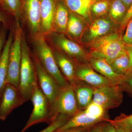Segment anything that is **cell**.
<instances>
[{
	"label": "cell",
	"instance_id": "cell-1",
	"mask_svg": "<svg viewBox=\"0 0 132 132\" xmlns=\"http://www.w3.org/2000/svg\"><path fill=\"white\" fill-rule=\"evenodd\" d=\"M22 60L19 90L25 102L31 99L38 85L35 65L30 54L24 34L21 39Z\"/></svg>",
	"mask_w": 132,
	"mask_h": 132
},
{
	"label": "cell",
	"instance_id": "cell-2",
	"mask_svg": "<svg viewBox=\"0 0 132 132\" xmlns=\"http://www.w3.org/2000/svg\"><path fill=\"white\" fill-rule=\"evenodd\" d=\"M91 50L93 58L103 59L109 64L126 51L122 37L118 33L103 36L94 40Z\"/></svg>",
	"mask_w": 132,
	"mask_h": 132
},
{
	"label": "cell",
	"instance_id": "cell-3",
	"mask_svg": "<svg viewBox=\"0 0 132 132\" xmlns=\"http://www.w3.org/2000/svg\"><path fill=\"white\" fill-rule=\"evenodd\" d=\"M35 56L45 71L56 81L61 87L69 85L57 66L53 50L47 44L44 35L42 34L34 37Z\"/></svg>",
	"mask_w": 132,
	"mask_h": 132
},
{
	"label": "cell",
	"instance_id": "cell-4",
	"mask_svg": "<svg viewBox=\"0 0 132 132\" xmlns=\"http://www.w3.org/2000/svg\"><path fill=\"white\" fill-rule=\"evenodd\" d=\"M19 20H16L14 31V38L10 48L7 75L6 82L19 88L20 72L22 60L21 39L22 30Z\"/></svg>",
	"mask_w": 132,
	"mask_h": 132
},
{
	"label": "cell",
	"instance_id": "cell-5",
	"mask_svg": "<svg viewBox=\"0 0 132 132\" xmlns=\"http://www.w3.org/2000/svg\"><path fill=\"white\" fill-rule=\"evenodd\" d=\"M79 111L72 85L69 84L61 87L59 94L51 105L52 123L59 115L66 116L70 119Z\"/></svg>",
	"mask_w": 132,
	"mask_h": 132
},
{
	"label": "cell",
	"instance_id": "cell-6",
	"mask_svg": "<svg viewBox=\"0 0 132 132\" xmlns=\"http://www.w3.org/2000/svg\"><path fill=\"white\" fill-rule=\"evenodd\" d=\"M30 100L33 105L32 112L25 126L20 132H24L33 125L40 123H52L51 104L38 85L36 87Z\"/></svg>",
	"mask_w": 132,
	"mask_h": 132
},
{
	"label": "cell",
	"instance_id": "cell-7",
	"mask_svg": "<svg viewBox=\"0 0 132 132\" xmlns=\"http://www.w3.org/2000/svg\"><path fill=\"white\" fill-rule=\"evenodd\" d=\"M93 102L105 109L116 108L123 101V92L118 85L105 86L93 87Z\"/></svg>",
	"mask_w": 132,
	"mask_h": 132
},
{
	"label": "cell",
	"instance_id": "cell-8",
	"mask_svg": "<svg viewBox=\"0 0 132 132\" xmlns=\"http://www.w3.org/2000/svg\"><path fill=\"white\" fill-rule=\"evenodd\" d=\"M25 102L19 88L6 83L0 98V120L5 121L12 111Z\"/></svg>",
	"mask_w": 132,
	"mask_h": 132
},
{
	"label": "cell",
	"instance_id": "cell-9",
	"mask_svg": "<svg viewBox=\"0 0 132 132\" xmlns=\"http://www.w3.org/2000/svg\"><path fill=\"white\" fill-rule=\"evenodd\" d=\"M33 59L36 69L38 85L43 93L48 99L51 106L61 87L45 71L35 55Z\"/></svg>",
	"mask_w": 132,
	"mask_h": 132
},
{
	"label": "cell",
	"instance_id": "cell-10",
	"mask_svg": "<svg viewBox=\"0 0 132 132\" xmlns=\"http://www.w3.org/2000/svg\"><path fill=\"white\" fill-rule=\"evenodd\" d=\"M22 16L26 20L33 37L41 34L40 0H20Z\"/></svg>",
	"mask_w": 132,
	"mask_h": 132
},
{
	"label": "cell",
	"instance_id": "cell-11",
	"mask_svg": "<svg viewBox=\"0 0 132 132\" xmlns=\"http://www.w3.org/2000/svg\"><path fill=\"white\" fill-rule=\"evenodd\" d=\"M56 0H40L41 34L47 35L54 31Z\"/></svg>",
	"mask_w": 132,
	"mask_h": 132
},
{
	"label": "cell",
	"instance_id": "cell-12",
	"mask_svg": "<svg viewBox=\"0 0 132 132\" xmlns=\"http://www.w3.org/2000/svg\"><path fill=\"white\" fill-rule=\"evenodd\" d=\"M47 36L55 47L61 50L69 56L76 58L83 56L84 53L80 46L69 39L63 34L54 31Z\"/></svg>",
	"mask_w": 132,
	"mask_h": 132
},
{
	"label": "cell",
	"instance_id": "cell-13",
	"mask_svg": "<svg viewBox=\"0 0 132 132\" xmlns=\"http://www.w3.org/2000/svg\"><path fill=\"white\" fill-rule=\"evenodd\" d=\"M76 77L77 80L85 81L93 87L118 85L108 78L97 73L89 67H81L76 70Z\"/></svg>",
	"mask_w": 132,
	"mask_h": 132
},
{
	"label": "cell",
	"instance_id": "cell-14",
	"mask_svg": "<svg viewBox=\"0 0 132 132\" xmlns=\"http://www.w3.org/2000/svg\"><path fill=\"white\" fill-rule=\"evenodd\" d=\"M102 122L103 121L90 117L84 110H80L54 132L62 131L73 128L91 127Z\"/></svg>",
	"mask_w": 132,
	"mask_h": 132
},
{
	"label": "cell",
	"instance_id": "cell-15",
	"mask_svg": "<svg viewBox=\"0 0 132 132\" xmlns=\"http://www.w3.org/2000/svg\"><path fill=\"white\" fill-rule=\"evenodd\" d=\"M53 54L57 66L62 75L71 85L77 81L76 69L73 63L70 59L57 51H53Z\"/></svg>",
	"mask_w": 132,
	"mask_h": 132
},
{
	"label": "cell",
	"instance_id": "cell-16",
	"mask_svg": "<svg viewBox=\"0 0 132 132\" xmlns=\"http://www.w3.org/2000/svg\"><path fill=\"white\" fill-rule=\"evenodd\" d=\"M92 67L101 75L119 86L124 76L116 73L107 62L103 59L93 58L91 60Z\"/></svg>",
	"mask_w": 132,
	"mask_h": 132
},
{
	"label": "cell",
	"instance_id": "cell-17",
	"mask_svg": "<svg viewBox=\"0 0 132 132\" xmlns=\"http://www.w3.org/2000/svg\"><path fill=\"white\" fill-rule=\"evenodd\" d=\"M14 38V32L12 30L6 40L0 59V98L4 90L7 75L9 55L10 46Z\"/></svg>",
	"mask_w": 132,
	"mask_h": 132
},
{
	"label": "cell",
	"instance_id": "cell-18",
	"mask_svg": "<svg viewBox=\"0 0 132 132\" xmlns=\"http://www.w3.org/2000/svg\"><path fill=\"white\" fill-rule=\"evenodd\" d=\"M78 108L80 111L85 109L93 101V87L82 86L78 80L73 85Z\"/></svg>",
	"mask_w": 132,
	"mask_h": 132
},
{
	"label": "cell",
	"instance_id": "cell-19",
	"mask_svg": "<svg viewBox=\"0 0 132 132\" xmlns=\"http://www.w3.org/2000/svg\"><path fill=\"white\" fill-rule=\"evenodd\" d=\"M69 16V13L65 4L61 1H57L54 20V31L55 29L59 32H65Z\"/></svg>",
	"mask_w": 132,
	"mask_h": 132
},
{
	"label": "cell",
	"instance_id": "cell-20",
	"mask_svg": "<svg viewBox=\"0 0 132 132\" xmlns=\"http://www.w3.org/2000/svg\"><path fill=\"white\" fill-rule=\"evenodd\" d=\"M67 7L72 12L80 15L85 18L88 17L92 0H64Z\"/></svg>",
	"mask_w": 132,
	"mask_h": 132
},
{
	"label": "cell",
	"instance_id": "cell-21",
	"mask_svg": "<svg viewBox=\"0 0 132 132\" xmlns=\"http://www.w3.org/2000/svg\"><path fill=\"white\" fill-rule=\"evenodd\" d=\"M110 22L104 19L97 20L92 24L89 30V38L94 40L103 36L110 30Z\"/></svg>",
	"mask_w": 132,
	"mask_h": 132
},
{
	"label": "cell",
	"instance_id": "cell-22",
	"mask_svg": "<svg viewBox=\"0 0 132 132\" xmlns=\"http://www.w3.org/2000/svg\"><path fill=\"white\" fill-rule=\"evenodd\" d=\"M110 65L116 73L124 76L130 71V59L126 51L113 60Z\"/></svg>",
	"mask_w": 132,
	"mask_h": 132
},
{
	"label": "cell",
	"instance_id": "cell-23",
	"mask_svg": "<svg viewBox=\"0 0 132 132\" xmlns=\"http://www.w3.org/2000/svg\"><path fill=\"white\" fill-rule=\"evenodd\" d=\"M83 26L82 22L73 13H69L67 31L75 38H78L82 32Z\"/></svg>",
	"mask_w": 132,
	"mask_h": 132
},
{
	"label": "cell",
	"instance_id": "cell-24",
	"mask_svg": "<svg viewBox=\"0 0 132 132\" xmlns=\"http://www.w3.org/2000/svg\"><path fill=\"white\" fill-rule=\"evenodd\" d=\"M127 10L121 0H113L110 8V15L113 20L120 22L121 24Z\"/></svg>",
	"mask_w": 132,
	"mask_h": 132
},
{
	"label": "cell",
	"instance_id": "cell-25",
	"mask_svg": "<svg viewBox=\"0 0 132 132\" xmlns=\"http://www.w3.org/2000/svg\"><path fill=\"white\" fill-rule=\"evenodd\" d=\"M3 8L13 15L15 20L21 18V5L20 0H2Z\"/></svg>",
	"mask_w": 132,
	"mask_h": 132
},
{
	"label": "cell",
	"instance_id": "cell-26",
	"mask_svg": "<svg viewBox=\"0 0 132 132\" xmlns=\"http://www.w3.org/2000/svg\"><path fill=\"white\" fill-rule=\"evenodd\" d=\"M105 110L101 106L92 102L84 111L90 117L102 121H106L109 119L106 117Z\"/></svg>",
	"mask_w": 132,
	"mask_h": 132
},
{
	"label": "cell",
	"instance_id": "cell-27",
	"mask_svg": "<svg viewBox=\"0 0 132 132\" xmlns=\"http://www.w3.org/2000/svg\"><path fill=\"white\" fill-rule=\"evenodd\" d=\"M109 120L116 127L132 132V114L129 115L121 114L114 120Z\"/></svg>",
	"mask_w": 132,
	"mask_h": 132
},
{
	"label": "cell",
	"instance_id": "cell-28",
	"mask_svg": "<svg viewBox=\"0 0 132 132\" xmlns=\"http://www.w3.org/2000/svg\"><path fill=\"white\" fill-rule=\"evenodd\" d=\"M69 119V118L66 116L59 115L54 121L48 125L47 127L39 132H54L64 125Z\"/></svg>",
	"mask_w": 132,
	"mask_h": 132
},
{
	"label": "cell",
	"instance_id": "cell-29",
	"mask_svg": "<svg viewBox=\"0 0 132 132\" xmlns=\"http://www.w3.org/2000/svg\"><path fill=\"white\" fill-rule=\"evenodd\" d=\"M108 0H102L92 5V10L95 14L101 15L106 13L108 10L109 5Z\"/></svg>",
	"mask_w": 132,
	"mask_h": 132
},
{
	"label": "cell",
	"instance_id": "cell-30",
	"mask_svg": "<svg viewBox=\"0 0 132 132\" xmlns=\"http://www.w3.org/2000/svg\"><path fill=\"white\" fill-rule=\"evenodd\" d=\"M119 87L123 92H126L132 97V71L124 75Z\"/></svg>",
	"mask_w": 132,
	"mask_h": 132
},
{
	"label": "cell",
	"instance_id": "cell-31",
	"mask_svg": "<svg viewBox=\"0 0 132 132\" xmlns=\"http://www.w3.org/2000/svg\"><path fill=\"white\" fill-rule=\"evenodd\" d=\"M126 28L122 37L123 42L127 45H132V17L128 22Z\"/></svg>",
	"mask_w": 132,
	"mask_h": 132
},
{
	"label": "cell",
	"instance_id": "cell-32",
	"mask_svg": "<svg viewBox=\"0 0 132 132\" xmlns=\"http://www.w3.org/2000/svg\"><path fill=\"white\" fill-rule=\"evenodd\" d=\"M6 28L3 27L0 30V59L2 53L3 49L6 40Z\"/></svg>",
	"mask_w": 132,
	"mask_h": 132
},
{
	"label": "cell",
	"instance_id": "cell-33",
	"mask_svg": "<svg viewBox=\"0 0 132 132\" xmlns=\"http://www.w3.org/2000/svg\"><path fill=\"white\" fill-rule=\"evenodd\" d=\"M132 17V3L130 7L127 10L126 15L121 24V29H124L126 28L128 22Z\"/></svg>",
	"mask_w": 132,
	"mask_h": 132
},
{
	"label": "cell",
	"instance_id": "cell-34",
	"mask_svg": "<svg viewBox=\"0 0 132 132\" xmlns=\"http://www.w3.org/2000/svg\"><path fill=\"white\" fill-rule=\"evenodd\" d=\"M109 120L104 122L102 132H118L116 127Z\"/></svg>",
	"mask_w": 132,
	"mask_h": 132
},
{
	"label": "cell",
	"instance_id": "cell-35",
	"mask_svg": "<svg viewBox=\"0 0 132 132\" xmlns=\"http://www.w3.org/2000/svg\"><path fill=\"white\" fill-rule=\"evenodd\" d=\"M7 12L0 5V22L2 23L3 27L6 28L7 24Z\"/></svg>",
	"mask_w": 132,
	"mask_h": 132
},
{
	"label": "cell",
	"instance_id": "cell-36",
	"mask_svg": "<svg viewBox=\"0 0 132 132\" xmlns=\"http://www.w3.org/2000/svg\"><path fill=\"white\" fill-rule=\"evenodd\" d=\"M105 122H101L93 126L91 128L88 132H102V127Z\"/></svg>",
	"mask_w": 132,
	"mask_h": 132
},
{
	"label": "cell",
	"instance_id": "cell-37",
	"mask_svg": "<svg viewBox=\"0 0 132 132\" xmlns=\"http://www.w3.org/2000/svg\"><path fill=\"white\" fill-rule=\"evenodd\" d=\"M125 47H126V51L130 59V71H132V45L125 44Z\"/></svg>",
	"mask_w": 132,
	"mask_h": 132
},
{
	"label": "cell",
	"instance_id": "cell-38",
	"mask_svg": "<svg viewBox=\"0 0 132 132\" xmlns=\"http://www.w3.org/2000/svg\"><path fill=\"white\" fill-rule=\"evenodd\" d=\"M91 127H92L83 128H73V129H69V130L62 131L58 132H88Z\"/></svg>",
	"mask_w": 132,
	"mask_h": 132
},
{
	"label": "cell",
	"instance_id": "cell-39",
	"mask_svg": "<svg viewBox=\"0 0 132 132\" xmlns=\"http://www.w3.org/2000/svg\"><path fill=\"white\" fill-rule=\"evenodd\" d=\"M127 9L130 7L132 3V0H121Z\"/></svg>",
	"mask_w": 132,
	"mask_h": 132
},
{
	"label": "cell",
	"instance_id": "cell-40",
	"mask_svg": "<svg viewBox=\"0 0 132 132\" xmlns=\"http://www.w3.org/2000/svg\"><path fill=\"white\" fill-rule=\"evenodd\" d=\"M116 128H117V130H118V132H132L131 131H128V130L122 129V128H119L116 127Z\"/></svg>",
	"mask_w": 132,
	"mask_h": 132
},
{
	"label": "cell",
	"instance_id": "cell-41",
	"mask_svg": "<svg viewBox=\"0 0 132 132\" xmlns=\"http://www.w3.org/2000/svg\"><path fill=\"white\" fill-rule=\"evenodd\" d=\"M2 0H0V5L1 6H2Z\"/></svg>",
	"mask_w": 132,
	"mask_h": 132
},
{
	"label": "cell",
	"instance_id": "cell-42",
	"mask_svg": "<svg viewBox=\"0 0 132 132\" xmlns=\"http://www.w3.org/2000/svg\"><path fill=\"white\" fill-rule=\"evenodd\" d=\"M93 2L94 1H102V0H92Z\"/></svg>",
	"mask_w": 132,
	"mask_h": 132
},
{
	"label": "cell",
	"instance_id": "cell-43",
	"mask_svg": "<svg viewBox=\"0 0 132 132\" xmlns=\"http://www.w3.org/2000/svg\"><path fill=\"white\" fill-rule=\"evenodd\" d=\"M2 24V23L1 22H0V26H1V25Z\"/></svg>",
	"mask_w": 132,
	"mask_h": 132
}]
</instances>
